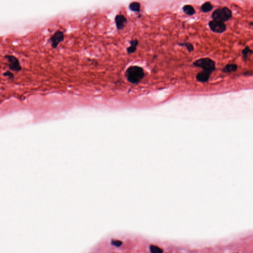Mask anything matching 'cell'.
<instances>
[{"mask_svg": "<svg viewBox=\"0 0 253 253\" xmlns=\"http://www.w3.org/2000/svg\"><path fill=\"white\" fill-rule=\"evenodd\" d=\"M125 75L130 83L135 84L141 81L144 77L145 73L143 69L141 67L131 66L126 70Z\"/></svg>", "mask_w": 253, "mask_h": 253, "instance_id": "cell-1", "label": "cell"}, {"mask_svg": "<svg viewBox=\"0 0 253 253\" xmlns=\"http://www.w3.org/2000/svg\"><path fill=\"white\" fill-rule=\"evenodd\" d=\"M233 16V13L231 10L227 7H224L223 8H218L215 10L212 14V18L214 20L219 21L220 22H226L229 20Z\"/></svg>", "mask_w": 253, "mask_h": 253, "instance_id": "cell-2", "label": "cell"}, {"mask_svg": "<svg viewBox=\"0 0 253 253\" xmlns=\"http://www.w3.org/2000/svg\"><path fill=\"white\" fill-rule=\"evenodd\" d=\"M193 64L195 66L202 68L203 70L210 72L211 73L216 69L214 61L211 58L207 57L200 58L194 61Z\"/></svg>", "mask_w": 253, "mask_h": 253, "instance_id": "cell-3", "label": "cell"}, {"mask_svg": "<svg viewBox=\"0 0 253 253\" xmlns=\"http://www.w3.org/2000/svg\"><path fill=\"white\" fill-rule=\"evenodd\" d=\"M5 57L9 62L8 66L11 71L20 72L22 70V67L20 64V62L18 59L12 55H6Z\"/></svg>", "mask_w": 253, "mask_h": 253, "instance_id": "cell-4", "label": "cell"}, {"mask_svg": "<svg viewBox=\"0 0 253 253\" xmlns=\"http://www.w3.org/2000/svg\"><path fill=\"white\" fill-rule=\"evenodd\" d=\"M209 26L213 32L217 33H222L226 31L227 27L224 23L214 20L210 21L209 22Z\"/></svg>", "mask_w": 253, "mask_h": 253, "instance_id": "cell-5", "label": "cell"}, {"mask_svg": "<svg viewBox=\"0 0 253 253\" xmlns=\"http://www.w3.org/2000/svg\"><path fill=\"white\" fill-rule=\"evenodd\" d=\"M64 37L63 33L61 31H57V32H55L50 39L52 47L56 48L59 44L63 41Z\"/></svg>", "mask_w": 253, "mask_h": 253, "instance_id": "cell-6", "label": "cell"}, {"mask_svg": "<svg viewBox=\"0 0 253 253\" xmlns=\"http://www.w3.org/2000/svg\"><path fill=\"white\" fill-rule=\"evenodd\" d=\"M115 21L117 28L119 30L123 29L127 23L126 17L122 14L116 15V17H115Z\"/></svg>", "mask_w": 253, "mask_h": 253, "instance_id": "cell-7", "label": "cell"}, {"mask_svg": "<svg viewBox=\"0 0 253 253\" xmlns=\"http://www.w3.org/2000/svg\"><path fill=\"white\" fill-rule=\"evenodd\" d=\"M211 73L202 70L199 72L196 75L197 81L200 83H206L209 81Z\"/></svg>", "mask_w": 253, "mask_h": 253, "instance_id": "cell-8", "label": "cell"}, {"mask_svg": "<svg viewBox=\"0 0 253 253\" xmlns=\"http://www.w3.org/2000/svg\"><path fill=\"white\" fill-rule=\"evenodd\" d=\"M238 68V66L235 64H227L223 69V71L224 73H231L235 72Z\"/></svg>", "mask_w": 253, "mask_h": 253, "instance_id": "cell-9", "label": "cell"}, {"mask_svg": "<svg viewBox=\"0 0 253 253\" xmlns=\"http://www.w3.org/2000/svg\"><path fill=\"white\" fill-rule=\"evenodd\" d=\"M138 41L137 40H134L131 42V45L127 48V52L129 54L134 53L137 50V46H138Z\"/></svg>", "mask_w": 253, "mask_h": 253, "instance_id": "cell-10", "label": "cell"}, {"mask_svg": "<svg viewBox=\"0 0 253 253\" xmlns=\"http://www.w3.org/2000/svg\"><path fill=\"white\" fill-rule=\"evenodd\" d=\"M183 11H184V13L185 14H187V15H190V16L193 15L194 14H195V10H194L193 7L191 5H185L183 7Z\"/></svg>", "mask_w": 253, "mask_h": 253, "instance_id": "cell-11", "label": "cell"}, {"mask_svg": "<svg viewBox=\"0 0 253 253\" xmlns=\"http://www.w3.org/2000/svg\"><path fill=\"white\" fill-rule=\"evenodd\" d=\"M213 8V6L210 2H207L204 3L201 7V9L203 13H208L209 11H212Z\"/></svg>", "mask_w": 253, "mask_h": 253, "instance_id": "cell-12", "label": "cell"}, {"mask_svg": "<svg viewBox=\"0 0 253 253\" xmlns=\"http://www.w3.org/2000/svg\"><path fill=\"white\" fill-rule=\"evenodd\" d=\"M129 8L132 11L138 12L140 10V4L138 2H133L131 3L129 5Z\"/></svg>", "mask_w": 253, "mask_h": 253, "instance_id": "cell-13", "label": "cell"}, {"mask_svg": "<svg viewBox=\"0 0 253 253\" xmlns=\"http://www.w3.org/2000/svg\"><path fill=\"white\" fill-rule=\"evenodd\" d=\"M150 251L151 253H164L163 249L156 245H150Z\"/></svg>", "mask_w": 253, "mask_h": 253, "instance_id": "cell-14", "label": "cell"}, {"mask_svg": "<svg viewBox=\"0 0 253 253\" xmlns=\"http://www.w3.org/2000/svg\"><path fill=\"white\" fill-rule=\"evenodd\" d=\"M252 54H253V51L251 50L250 48L248 47H246L242 51V54H243L244 59L245 61L246 60L248 57H249V55Z\"/></svg>", "mask_w": 253, "mask_h": 253, "instance_id": "cell-15", "label": "cell"}, {"mask_svg": "<svg viewBox=\"0 0 253 253\" xmlns=\"http://www.w3.org/2000/svg\"><path fill=\"white\" fill-rule=\"evenodd\" d=\"M178 45L180 47H185L189 52H191L194 50L193 46L191 43H187V42L180 43H178Z\"/></svg>", "mask_w": 253, "mask_h": 253, "instance_id": "cell-16", "label": "cell"}, {"mask_svg": "<svg viewBox=\"0 0 253 253\" xmlns=\"http://www.w3.org/2000/svg\"><path fill=\"white\" fill-rule=\"evenodd\" d=\"M111 244L114 246L119 247L122 246V244H123V242L122 241L119 240L111 239Z\"/></svg>", "mask_w": 253, "mask_h": 253, "instance_id": "cell-17", "label": "cell"}, {"mask_svg": "<svg viewBox=\"0 0 253 253\" xmlns=\"http://www.w3.org/2000/svg\"><path fill=\"white\" fill-rule=\"evenodd\" d=\"M3 76L8 77V79H11V80H13L14 77V74L11 71H7L6 72H4L3 73Z\"/></svg>", "mask_w": 253, "mask_h": 253, "instance_id": "cell-18", "label": "cell"}, {"mask_svg": "<svg viewBox=\"0 0 253 253\" xmlns=\"http://www.w3.org/2000/svg\"></svg>", "mask_w": 253, "mask_h": 253, "instance_id": "cell-19", "label": "cell"}]
</instances>
